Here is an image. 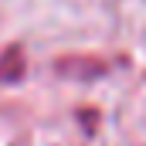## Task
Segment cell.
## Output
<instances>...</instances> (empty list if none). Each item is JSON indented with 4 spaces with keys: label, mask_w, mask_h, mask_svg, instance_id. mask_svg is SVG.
Returning a JSON list of instances; mask_svg holds the SVG:
<instances>
[{
    "label": "cell",
    "mask_w": 146,
    "mask_h": 146,
    "mask_svg": "<svg viewBox=\"0 0 146 146\" xmlns=\"http://www.w3.org/2000/svg\"><path fill=\"white\" fill-rule=\"evenodd\" d=\"M21 75H24V51L21 44H14L0 54V82H17Z\"/></svg>",
    "instance_id": "cell-1"
}]
</instances>
